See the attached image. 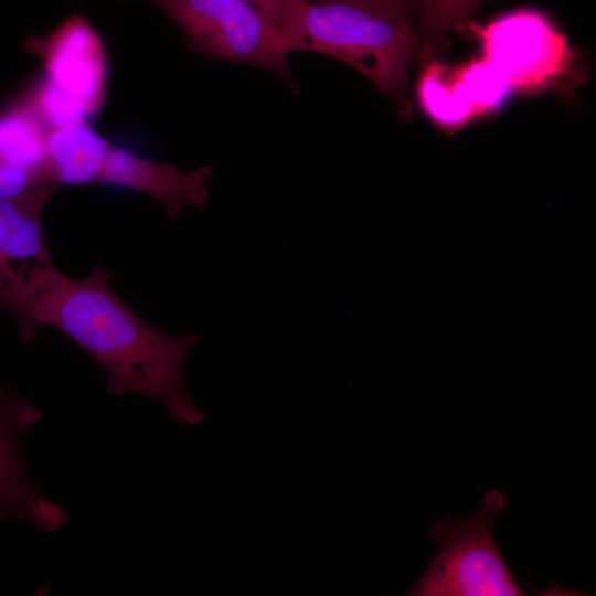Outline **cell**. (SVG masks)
<instances>
[{"label": "cell", "instance_id": "cell-2", "mask_svg": "<svg viewBox=\"0 0 596 596\" xmlns=\"http://www.w3.org/2000/svg\"><path fill=\"white\" fill-rule=\"evenodd\" d=\"M283 39L288 51L339 60L407 110L408 70L418 45L414 23L341 0H301Z\"/></svg>", "mask_w": 596, "mask_h": 596}, {"label": "cell", "instance_id": "cell-16", "mask_svg": "<svg viewBox=\"0 0 596 596\" xmlns=\"http://www.w3.org/2000/svg\"><path fill=\"white\" fill-rule=\"evenodd\" d=\"M290 8L295 9L301 0H283Z\"/></svg>", "mask_w": 596, "mask_h": 596}, {"label": "cell", "instance_id": "cell-5", "mask_svg": "<svg viewBox=\"0 0 596 596\" xmlns=\"http://www.w3.org/2000/svg\"><path fill=\"white\" fill-rule=\"evenodd\" d=\"M147 1L170 17L192 52L265 68L292 86L283 36L244 0Z\"/></svg>", "mask_w": 596, "mask_h": 596}, {"label": "cell", "instance_id": "cell-3", "mask_svg": "<svg viewBox=\"0 0 596 596\" xmlns=\"http://www.w3.org/2000/svg\"><path fill=\"white\" fill-rule=\"evenodd\" d=\"M46 149L49 173L60 188L103 184L142 192L163 205L170 221L184 207L209 202L211 167L184 171L150 160L108 141L87 124L51 129Z\"/></svg>", "mask_w": 596, "mask_h": 596}, {"label": "cell", "instance_id": "cell-15", "mask_svg": "<svg viewBox=\"0 0 596 596\" xmlns=\"http://www.w3.org/2000/svg\"><path fill=\"white\" fill-rule=\"evenodd\" d=\"M10 518H19L28 521L25 510L22 505L0 493V522Z\"/></svg>", "mask_w": 596, "mask_h": 596}, {"label": "cell", "instance_id": "cell-8", "mask_svg": "<svg viewBox=\"0 0 596 596\" xmlns=\"http://www.w3.org/2000/svg\"><path fill=\"white\" fill-rule=\"evenodd\" d=\"M41 418L26 396L0 385V493L21 504L39 530L51 533L66 522L67 513L38 489L22 454V435Z\"/></svg>", "mask_w": 596, "mask_h": 596}, {"label": "cell", "instance_id": "cell-13", "mask_svg": "<svg viewBox=\"0 0 596 596\" xmlns=\"http://www.w3.org/2000/svg\"><path fill=\"white\" fill-rule=\"evenodd\" d=\"M456 71L476 116L498 108L512 91L507 77L485 58Z\"/></svg>", "mask_w": 596, "mask_h": 596}, {"label": "cell", "instance_id": "cell-7", "mask_svg": "<svg viewBox=\"0 0 596 596\" xmlns=\"http://www.w3.org/2000/svg\"><path fill=\"white\" fill-rule=\"evenodd\" d=\"M24 51L42 61V78L88 118L100 111L107 94V55L102 36L84 15H70L45 35H29Z\"/></svg>", "mask_w": 596, "mask_h": 596}, {"label": "cell", "instance_id": "cell-4", "mask_svg": "<svg viewBox=\"0 0 596 596\" xmlns=\"http://www.w3.org/2000/svg\"><path fill=\"white\" fill-rule=\"evenodd\" d=\"M505 508L504 496L491 490L473 512L433 524L429 534L438 550L408 595H526L507 566L493 535L494 522Z\"/></svg>", "mask_w": 596, "mask_h": 596}, {"label": "cell", "instance_id": "cell-11", "mask_svg": "<svg viewBox=\"0 0 596 596\" xmlns=\"http://www.w3.org/2000/svg\"><path fill=\"white\" fill-rule=\"evenodd\" d=\"M417 84V98L423 110L439 127L448 130L465 126L476 113L456 70L436 61L424 63Z\"/></svg>", "mask_w": 596, "mask_h": 596}, {"label": "cell", "instance_id": "cell-6", "mask_svg": "<svg viewBox=\"0 0 596 596\" xmlns=\"http://www.w3.org/2000/svg\"><path fill=\"white\" fill-rule=\"evenodd\" d=\"M473 30L481 41L483 58L507 77L512 89L547 87L571 65L566 39L542 11L514 10Z\"/></svg>", "mask_w": 596, "mask_h": 596}, {"label": "cell", "instance_id": "cell-1", "mask_svg": "<svg viewBox=\"0 0 596 596\" xmlns=\"http://www.w3.org/2000/svg\"><path fill=\"white\" fill-rule=\"evenodd\" d=\"M111 275L97 264L72 278L52 258L33 263L0 285V312L14 319L23 343L44 327L67 337L100 368L109 394L150 397L175 422L200 424L203 414L184 383L199 337L172 336L143 320L115 292Z\"/></svg>", "mask_w": 596, "mask_h": 596}, {"label": "cell", "instance_id": "cell-14", "mask_svg": "<svg viewBox=\"0 0 596 596\" xmlns=\"http://www.w3.org/2000/svg\"><path fill=\"white\" fill-rule=\"evenodd\" d=\"M413 23L414 13L422 10L424 0H341Z\"/></svg>", "mask_w": 596, "mask_h": 596}, {"label": "cell", "instance_id": "cell-12", "mask_svg": "<svg viewBox=\"0 0 596 596\" xmlns=\"http://www.w3.org/2000/svg\"><path fill=\"white\" fill-rule=\"evenodd\" d=\"M483 0H424L421 10L418 45L415 56L424 64L447 44L448 32L468 26Z\"/></svg>", "mask_w": 596, "mask_h": 596}, {"label": "cell", "instance_id": "cell-10", "mask_svg": "<svg viewBox=\"0 0 596 596\" xmlns=\"http://www.w3.org/2000/svg\"><path fill=\"white\" fill-rule=\"evenodd\" d=\"M43 206L0 198V280L25 265L52 258Z\"/></svg>", "mask_w": 596, "mask_h": 596}, {"label": "cell", "instance_id": "cell-9", "mask_svg": "<svg viewBox=\"0 0 596 596\" xmlns=\"http://www.w3.org/2000/svg\"><path fill=\"white\" fill-rule=\"evenodd\" d=\"M49 131L26 96L19 95L0 109V163L50 178L46 149Z\"/></svg>", "mask_w": 596, "mask_h": 596}]
</instances>
